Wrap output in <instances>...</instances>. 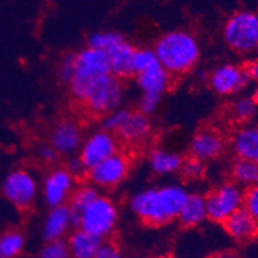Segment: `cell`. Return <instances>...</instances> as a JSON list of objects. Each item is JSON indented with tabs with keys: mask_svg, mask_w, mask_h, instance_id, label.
<instances>
[{
	"mask_svg": "<svg viewBox=\"0 0 258 258\" xmlns=\"http://www.w3.org/2000/svg\"><path fill=\"white\" fill-rule=\"evenodd\" d=\"M189 194L186 187L180 184L148 187L131 197L130 208L145 225L162 226L177 219Z\"/></svg>",
	"mask_w": 258,
	"mask_h": 258,
	"instance_id": "6da1fadb",
	"label": "cell"
},
{
	"mask_svg": "<svg viewBox=\"0 0 258 258\" xmlns=\"http://www.w3.org/2000/svg\"><path fill=\"white\" fill-rule=\"evenodd\" d=\"M153 50L162 67L171 76H181L193 71L201 59L202 49L193 32L172 30L161 35Z\"/></svg>",
	"mask_w": 258,
	"mask_h": 258,
	"instance_id": "7a4b0ae2",
	"label": "cell"
},
{
	"mask_svg": "<svg viewBox=\"0 0 258 258\" xmlns=\"http://www.w3.org/2000/svg\"><path fill=\"white\" fill-rule=\"evenodd\" d=\"M88 46L104 51L111 64V74L117 79L133 76L135 48L125 36L116 31H98L89 36Z\"/></svg>",
	"mask_w": 258,
	"mask_h": 258,
	"instance_id": "3957f363",
	"label": "cell"
},
{
	"mask_svg": "<svg viewBox=\"0 0 258 258\" xmlns=\"http://www.w3.org/2000/svg\"><path fill=\"white\" fill-rule=\"evenodd\" d=\"M222 37L226 45L238 54H249L257 50L258 13L250 9H239L230 15L222 27Z\"/></svg>",
	"mask_w": 258,
	"mask_h": 258,
	"instance_id": "277c9868",
	"label": "cell"
},
{
	"mask_svg": "<svg viewBox=\"0 0 258 258\" xmlns=\"http://www.w3.org/2000/svg\"><path fill=\"white\" fill-rule=\"evenodd\" d=\"M77 227L104 240L113 234L118 222V210L111 198L99 196L85 210L76 213Z\"/></svg>",
	"mask_w": 258,
	"mask_h": 258,
	"instance_id": "5b68a950",
	"label": "cell"
},
{
	"mask_svg": "<svg viewBox=\"0 0 258 258\" xmlns=\"http://www.w3.org/2000/svg\"><path fill=\"white\" fill-rule=\"evenodd\" d=\"M123 99L121 80L113 75L94 80L86 88L83 103L89 112L95 116H105L118 109Z\"/></svg>",
	"mask_w": 258,
	"mask_h": 258,
	"instance_id": "8992f818",
	"label": "cell"
},
{
	"mask_svg": "<svg viewBox=\"0 0 258 258\" xmlns=\"http://www.w3.org/2000/svg\"><path fill=\"white\" fill-rule=\"evenodd\" d=\"M244 189L234 181H225L206 196L208 219L224 224L230 216L243 207Z\"/></svg>",
	"mask_w": 258,
	"mask_h": 258,
	"instance_id": "52a82bcc",
	"label": "cell"
},
{
	"mask_svg": "<svg viewBox=\"0 0 258 258\" xmlns=\"http://www.w3.org/2000/svg\"><path fill=\"white\" fill-rule=\"evenodd\" d=\"M39 193L35 176L25 168L12 171L3 182V196L18 210H29L35 203Z\"/></svg>",
	"mask_w": 258,
	"mask_h": 258,
	"instance_id": "ba28073f",
	"label": "cell"
},
{
	"mask_svg": "<svg viewBox=\"0 0 258 258\" xmlns=\"http://www.w3.org/2000/svg\"><path fill=\"white\" fill-rule=\"evenodd\" d=\"M118 152V143L116 137L109 131L98 130L94 131L88 138L83 140L80 147L79 157L83 162L86 172L98 166Z\"/></svg>",
	"mask_w": 258,
	"mask_h": 258,
	"instance_id": "9c48e42d",
	"label": "cell"
},
{
	"mask_svg": "<svg viewBox=\"0 0 258 258\" xmlns=\"http://www.w3.org/2000/svg\"><path fill=\"white\" fill-rule=\"evenodd\" d=\"M75 176L66 167H55L45 175L41 184V196L48 207L66 206L75 190Z\"/></svg>",
	"mask_w": 258,
	"mask_h": 258,
	"instance_id": "30bf717a",
	"label": "cell"
},
{
	"mask_svg": "<svg viewBox=\"0 0 258 258\" xmlns=\"http://www.w3.org/2000/svg\"><path fill=\"white\" fill-rule=\"evenodd\" d=\"M130 172V159L123 153L117 152L98 166L88 171V179L91 185L102 189L118 186Z\"/></svg>",
	"mask_w": 258,
	"mask_h": 258,
	"instance_id": "8fae6325",
	"label": "cell"
},
{
	"mask_svg": "<svg viewBox=\"0 0 258 258\" xmlns=\"http://www.w3.org/2000/svg\"><path fill=\"white\" fill-rule=\"evenodd\" d=\"M208 84L216 94L231 97L240 93L250 84L243 66L235 63H222L208 74Z\"/></svg>",
	"mask_w": 258,
	"mask_h": 258,
	"instance_id": "7c38bea8",
	"label": "cell"
},
{
	"mask_svg": "<svg viewBox=\"0 0 258 258\" xmlns=\"http://www.w3.org/2000/svg\"><path fill=\"white\" fill-rule=\"evenodd\" d=\"M111 74V64L104 51L86 46L75 54V76L77 79L97 80Z\"/></svg>",
	"mask_w": 258,
	"mask_h": 258,
	"instance_id": "4fadbf2b",
	"label": "cell"
},
{
	"mask_svg": "<svg viewBox=\"0 0 258 258\" xmlns=\"http://www.w3.org/2000/svg\"><path fill=\"white\" fill-rule=\"evenodd\" d=\"M226 140L219 130L206 127L197 131L189 144L191 157L202 162L213 161L225 152Z\"/></svg>",
	"mask_w": 258,
	"mask_h": 258,
	"instance_id": "5bb4252c",
	"label": "cell"
},
{
	"mask_svg": "<svg viewBox=\"0 0 258 258\" xmlns=\"http://www.w3.org/2000/svg\"><path fill=\"white\" fill-rule=\"evenodd\" d=\"M74 226H77V215L70 206H59L50 208L44 219L41 234L45 241L63 240L67 233Z\"/></svg>",
	"mask_w": 258,
	"mask_h": 258,
	"instance_id": "9a60e30c",
	"label": "cell"
},
{
	"mask_svg": "<svg viewBox=\"0 0 258 258\" xmlns=\"http://www.w3.org/2000/svg\"><path fill=\"white\" fill-rule=\"evenodd\" d=\"M83 144V134L79 125L71 119H64L54 126L50 134V145L59 156H75Z\"/></svg>",
	"mask_w": 258,
	"mask_h": 258,
	"instance_id": "2e32d148",
	"label": "cell"
},
{
	"mask_svg": "<svg viewBox=\"0 0 258 258\" xmlns=\"http://www.w3.org/2000/svg\"><path fill=\"white\" fill-rule=\"evenodd\" d=\"M230 147L235 158L258 163V123L239 126L231 135Z\"/></svg>",
	"mask_w": 258,
	"mask_h": 258,
	"instance_id": "e0dca14e",
	"label": "cell"
},
{
	"mask_svg": "<svg viewBox=\"0 0 258 258\" xmlns=\"http://www.w3.org/2000/svg\"><path fill=\"white\" fill-rule=\"evenodd\" d=\"M134 76L138 88L143 91V94H156L159 97L170 89L172 81V76L162 67L159 60L137 72Z\"/></svg>",
	"mask_w": 258,
	"mask_h": 258,
	"instance_id": "ac0fdd59",
	"label": "cell"
},
{
	"mask_svg": "<svg viewBox=\"0 0 258 258\" xmlns=\"http://www.w3.org/2000/svg\"><path fill=\"white\" fill-rule=\"evenodd\" d=\"M152 133V123L149 117L139 111H128L125 119L116 131L117 138L127 144H140L149 138Z\"/></svg>",
	"mask_w": 258,
	"mask_h": 258,
	"instance_id": "d6986e66",
	"label": "cell"
},
{
	"mask_svg": "<svg viewBox=\"0 0 258 258\" xmlns=\"http://www.w3.org/2000/svg\"><path fill=\"white\" fill-rule=\"evenodd\" d=\"M222 225L227 235L238 243H247L258 238V221L243 207L230 216Z\"/></svg>",
	"mask_w": 258,
	"mask_h": 258,
	"instance_id": "ffe728a7",
	"label": "cell"
},
{
	"mask_svg": "<svg viewBox=\"0 0 258 258\" xmlns=\"http://www.w3.org/2000/svg\"><path fill=\"white\" fill-rule=\"evenodd\" d=\"M182 162L184 158L181 154L163 147L153 148L148 157V163L151 170L159 176H168L179 172Z\"/></svg>",
	"mask_w": 258,
	"mask_h": 258,
	"instance_id": "44dd1931",
	"label": "cell"
},
{
	"mask_svg": "<svg viewBox=\"0 0 258 258\" xmlns=\"http://www.w3.org/2000/svg\"><path fill=\"white\" fill-rule=\"evenodd\" d=\"M103 241L104 240L77 227L70 234L66 243L71 258H94Z\"/></svg>",
	"mask_w": 258,
	"mask_h": 258,
	"instance_id": "7402d4cb",
	"label": "cell"
},
{
	"mask_svg": "<svg viewBox=\"0 0 258 258\" xmlns=\"http://www.w3.org/2000/svg\"><path fill=\"white\" fill-rule=\"evenodd\" d=\"M208 219L206 197L198 193H190L180 211L177 220L184 227H196Z\"/></svg>",
	"mask_w": 258,
	"mask_h": 258,
	"instance_id": "603a6c76",
	"label": "cell"
},
{
	"mask_svg": "<svg viewBox=\"0 0 258 258\" xmlns=\"http://www.w3.org/2000/svg\"><path fill=\"white\" fill-rule=\"evenodd\" d=\"M231 181L238 184L240 187H249L258 185V163L247 161V159L235 158L230 166Z\"/></svg>",
	"mask_w": 258,
	"mask_h": 258,
	"instance_id": "cb8c5ba5",
	"label": "cell"
},
{
	"mask_svg": "<svg viewBox=\"0 0 258 258\" xmlns=\"http://www.w3.org/2000/svg\"><path fill=\"white\" fill-rule=\"evenodd\" d=\"M229 113L231 118L241 125H248L252 123L253 119L258 114V105L250 95H241L233 100L230 104Z\"/></svg>",
	"mask_w": 258,
	"mask_h": 258,
	"instance_id": "d4e9b609",
	"label": "cell"
},
{
	"mask_svg": "<svg viewBox=\"0 0 258 258\" xmlns=\"http://www.w3.org/2000/svg\"><path fill=\"white\" fill-rule=\"evenodd\" d=\"M26 239L18 230H8L0 235V257L17 258L23 252Z\"/></svg>",
	"mask_w": 258,
	"mask_h": 258,
	"instance_id": "484cf974",
	"label": "cell"
},
{
	"mask_svg": "<svg viewBox=\"0 0 258 258\" xmlns=\"http://www.w3.org/2000/svg\"><path fill=\"white\" fill-rule=\"evenodd\" d=\"M99 196L100 194L97 187L91 185L90 182L80 185V186L75 187L71 199H70V207L74 212L79 213L85 210L89 205H91Z\"/></svg>",
	"mask_w": 258,
	"mask_h": 258,
	"instance_id": "4316f807",
	"label": "cell"
},
{
	"mask_svg": "<svg viewBox=\"0 0 258 258\" xmlns=\"http://www.w3.org/2000/svg\"><path fill=\"white\" fill-rule=\"evenodd\" d=\"M180 172H181L182 177L189 181L201 180L206 175V163L194 157H190V158L184 159Z\"/></svg>",
	"mask_w": 258,
	"mask_h": 258,
	"instance_id": "83f0119b",
	"label": "cell"
},
{
	"mask_svg": "<svg viewBox=\"0 0 258 258\" xmlns=\"http://www.w3.org/2000/svg\"><path fill=\"white\" fill-rule=\"evenodd\" d=\"M69 248L64 240L45 241L43 248L40 249L39 258H67Z\"/></svg>",
	"mask_w": 258,
	"mask_h": 258,
	"instance_id": "f1b7e54d",
	"label": "cell"
},
{
	"mask_svg": "<svg viewBox=\"0 0 258 258\" xmlns=\"http://www.w3.org/2000/svg\"><path fill=\"white\" fill-rule=\"evenodd\" d=\"M75 76V54H67L58 64V77L62 83L70 84Z\"/></svg>",
	"mask_w": 258,
	"mask_h": 258,
	"instance_id": "f546056e",
	"label": "cell"
},
{
	"mask_svg": "<svg viewBox=\"0 0 258 258\" xmlns=\"http://www.w3.org/2000/svg\"><path fill=\"white\" fill-rule=\"evenodd\" d=\"M127 112V109L118 108L116 111L105 114L104 118H103V128L112 134L116 133V131L118 130L119 126H121L122 122H123V119H125Z\"/></svg>",
	"mask_w": 258,
	"mask_h": 258,
	"instance_id": "4dcf8cb0",
	"label": "cell"
},
{
	"mask_svg": "<svg viewBox=\"0 0 258 258\" xmlns=\"http://www.w3.org/2000/svg\"><path fill=\"white\" fill-rule=\"evenodd\" d=\"M243 208L258 221V185L244 190Z\"/></svg>",
	"mask_w": 258,
	"mask_h": 258,
	"instance_id": "1f68e13d",
	"label": "cell"
},
{
	"mask_svg": "<svg viewBox=\"0 0 258 258\" xmlns=\"http://www.w3.org/2000/svg\"><path fill=\"white\" fill-rule=\"evenodd\" d=\"M161 98L162 97L156 95V94H143L139 99V104H138L140 113L148 117L153 114L161 104Z\"/></svg>",
	"mask_w": 258,
	"mask_h": 258,
	"instance_id": "d6a6232c",
	"label": "cell"
},
{
	"mask_svg": "<svg viewBox=\"0 0 258 258\" xmlns=\"http://www.w3.org/2000/svg\"><path fill=\"white\" fill-rule=\"evenodd\" d=\"M94 258H123V255L116 244L112 241H103Z\"/></svg>",
	"mask_w": 258,
	"mask_h": 258,
	"instance_id": "836d02e7",
	"label": "cell"
},
{
	"mask_svg": "<svg viewBox=\"0 0 258 258\" xmlns=\"http://www.w3.org/2000/svg\"><path fill=\"white\" fill-rule=\"evenodd\" d=\"M58 156H59V154L55 152V149H54L50 144L44 145V147H41L39 149L40 159H41L43 162H45V163H51V162H55L57 161Z\"/></svg>",
	"mask_w": 258,
	"mask_h": 258,
	"instance_id": "e575fe53",
	"label": "cell"
},
{
	"mask_svg": "<svg viewBox=\"0 0 258 258\" xmlns=\"http://www.w3.org/2000/svg\"><path fill=\"white\" fill-rule=\"evenodd\" d=\"M243 70L248 76L250 83H258V58L257 59H250L244 63Z\"/></svg>",
	"mask_w": 258,
	"mask_h": 258,
	"instance_id": "d590c367",
	"label": "cell"
},
{
	"mask_svg": "<svg viewBox=\"0 0 258 258\" xmlns=\"http://www.w3.org/2000/svg\"><path fill=\"white\" fill-rule=\"evenodd\" d=\"M66 168H67V170H69L70 172L75 176V177H76L77 175H81L84 171H86L85 167H84V165H83V162H81V159H80L79 156L70 157Z\"/></svg>",
	"mask_w": 258,
	"mask_h": 258,
	"instance_id": "8d00e7d4",
	"label": "cell"
},
{
	"mask_svg": "<svg viewBox=\"0 0 258 258\" xmlns=\"http://www.w3.org/2000/svg\"><path fill=\"white\" fill-rule=\"evenodd\" d=\"M250 97H252V99L254 100L255 104L258 105V83H255L254 88H253V91H252V95H250Z\"/></svg>",
	"mask_w": 258,
	"mask_h": 258,
	"instance_id": "74e56055",
	"label": "cell"
},
{
	"mask_svg": "<svg viewBox=\"0 0 258 258\" xmlns=\"http://www.w3.org/2000/svg\"><path fill=\"white\" fill-rule=\"evenodd\" d=\"M257 50H258V45H257Z\"/></svg>",
	"mask_w": 258,
	"mask_h": 258,
	"instance_id": "f35d334b",
	"label": "cell"
},
{
	"mask_svg": "<svg viewBox=\"0 0 258 258\" xmlns=\"http://www.w3.org/2000/svg\"><path fill=\"white\" fill-rule=\"evenodd\" d=\"M67 258H71V257H67Z\"/></svg>",
	"mask_w": 258,
	"mask_h": 258,
	"instance_id": "ab89813d",
	"label": "cell"
},
{
	"mask_svg": "<svg viewBox=\"0 0 258 258\" xmlns=\"http://www.w3.org/2000/svg\"><path fill=\"white\" fill-rule=\"evenodd\" d=\"M0 258H3V257H0Z\"/></svg>",
	"mask_w": 258,
	"mask_h": 258,
	"instance_id": "60d3db41",
	"label": "cell"
},
{
	"mask_svg": "<svg viewBox=\"0 0 258 258\" xmlns=\"http://www.w3.org/2000/svg\"><path fill=\"white\" fill-rule=\"evenodd\" d=\"M213 258H216V257H213Z\"/></svg>",
	"mask_w": 258,
	"mask_h": 258,
	"instance_id": "b9f144b4",
	"label": "cell"
}]
</instances>
